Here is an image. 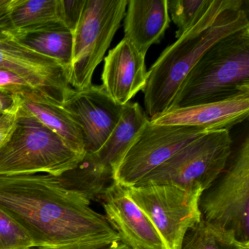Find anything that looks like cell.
Listing matches in <instances>:
<instances>
[{
	"instance_id": "6da1fadb",
	"label": "cell",
	"mask_w": 249,
	"mask_h": 249,
	"mask_svg": "<svg viewBox=\"0 0 249 249\" xmlns=\"http://www.w3.org/2000/svg\"><path fill=\"white\" fill-rule=\"evenodd\" d=\"M0 208L38 249H103L120 241L91 201L48 174L0 176Z\"/></svg>"
},
{
	"instance_id": "7a4b0ae2",
	"label": "cell",
	"mask_w": 249,
	"mask_h": 249,
	"mask_svg": "<svg viewBox=\"0 0 249 249\" xmlns=\"http://www.w3.org/2000/svg\"><path fill=\"white\" fill-rule=\"evenodd\" d=\"M243 0H211L197 21L167 46L148 71L144 89L150 119L168 111L183 80L213 45L249 27Z\"/></svg>"
},
{
	"instance_id": "3957f363",
	"label": "cell",
	"mask_w": 249,
	"mask_h": 249,
	"mask_svg": "<svg viewBox=\"0 0 249 249\" xmlns=\"http://www.w3.org/2000/svg\"><path fill=\"white\" fill-rule=\"evenodd\" d=\"M242 94H249V27L205 52L183 80L169 110Z\"/></svg>"
},
{
	"instance_id": "277c9868",
	"label": "cell",
	"mask_w": 249,
	"mask_h": 249,
	"mask_svg": "<svg viewBox=\"0 0 249 249\" xmlns=\"http://www.w3.org/2000/svg\"><path fill=\"white\" fill-rule=\"evenodd\" d=\"M84 157L19 105L15 129L0 146V176H59Z\"/></svg>"
},
{
	"instance_id": "5b68a950",
	"label": "cell",
	"mask_w": 249,
	"mask_h": 249,
	"mask_svg": "<svg viewBox=\"0 0 249 249\" xmlns=\"http://www.w3.org/2000/svg\"><path fill=\"white\" fill-rule=\"evenodd\" d=\"M127 2L126 0H84L72 33L68 83L74 89H85L92 85L94 71L120 27Z\"/></svg>"
},
{
	"instance_id": "8992f818",
	"label": "cell",
	"mask_w": 249,
	"mask_h": 249,
	"mask_svg": "<svg viewBox=\"0 0 249 249\" xmlns=\"http://www.w3.org/2000/svg\"><path fill=\"white\" fill-rule=\"evenodd\" d=\"M232 152L230 131L205 132L135 185L173 184L205 191L227 166Z\"/></svg>"
},
{
	"instance_id": "52a82bcc",
	"label": "cell",
	"mask_w": 249,
	"mask_h": 249,
	"mask_svg": "<svg viewBox=\"0 0 249 249\" xmlns=\"http://www.w3.org/2000/svg\"><path fill=\"white\" fill-rule=\"evenodd\" d=\"M202 218L249 242V137L231 152L222 173L199 199Z\"/></svg>"
},
{
	"instance_id": "ba28073f",
	"label": "cell",
	"mask_w": 249,
	"mask_h": 249,
	"mask_svg": "<svg viewBox=\"0 0 249 249\" xmlns=\"http://www.w3.org/2000/svg\"><path fill=\"white\" fill-rule=\"evenodd\" d=\"M126 191L149 218L166 249H181L185 234L202 218L201 189L146 183L127 187Z\"/></svg>"
},
{
	"instance_id": "9c48e42d",
	"label": "cell",
	"mask_w": 249,
	"mask_h": 249,
	"mask_svg": "<svg viewBox=\"0 0 249 249\" xmlns=\"http://www.w3.org/2000/svg\"><path fill=\"white\" fill-rule=\"evenodd\" d=\"M205 132L194 126L158 125L148 121L125 153L113 180L126 188L135 186Z\"/></svg>"
},
{
	"instance_id": "30bf717a",
	"label": "cell",
	"mask_w": 249,
	"mask_h": 249,
	"mask_svg": "<svg viewBox=\"0 0 249 249\" xmlns=\"http://www.w3.org/2000/svg\"><path fill=\"white\" fill-rule=\"evenodd\" d=\"M61 106L78 124L87 154L97 153L104 145L122 116L123 106L113 101L103 86L83 90L72 89Z\"/></svg>"
},
{
	"instance_id": "8fae6325",
	"label": "cell",
	"mask_w": 249,
	"mask_h": 249,
	"mask_svg": "<svg viewBox=\"0 0 249 249\" xmlns=\"http://www.w3.org/2000/svg\"><path fill=\"white\" fill-rule=\"evenodd\" d=\"M0 69L14 72L33 88L62 103L71 90L68 70L13 38L0 40Z\"/></svg>"
},
{
	"instance_id": "7c38bea8",
	"label": "cell",
	"mask_w": 249,
	"mask_h": 249,
	"mask_svg": "<svg viewBox=\"0 0 249 249\" xmlns=\"http://www.w3.org/2000/svg\"><path fill=\"white\" fill-rule=\"evenodd\" d=\"M100 203L105 216L124 244L131 249H166L158 231L131 199L126 187L113 180L106 188Z\"/></svg>"
},
{
	"instance_id": "4fadbf2b",
	"label": "cell",
	"mask_w": 249,
	"mask_h": 249,
	"mask_svg": "<svg viewBox=\"0 0 249 249\" xmlns=\"http://www.w3.org/2000/svg\"><path fill=\"white\" fill-rule=\"evenodd\" d=\"M148 78L145 55L124 37L104 59L103 87L107 95L120 106H125L143 91Z\"/></svg>"
},
{
	"instance_id": "5bb4252c",
	"label": "cell",
	"mask_w": 249,
	"mask_h": 249,
	"mask_svg": "<svg viewBox=\"0 0 249 249\" xmlns=\"http://www.w3.org/2000/svg\"><path fill=\"white\" fill-rule=\"evenodd\" d=\"M249 114V94H242L223 101L173 109L150 121L158 125L194 126L206 132L230 131Z\"/></svg>"
},
{
	"instance_id": "9a60e30c",
	"label": "cell",
	"mask_w": 249,
	"mask_h": 249,
	"mask_svg": "<svg viewBox=\"0 0 249 249\" xmlns=\"http://www.w3.org/2000/svg\"><path fill=\"white\" fill-rule=\"evenodd\" d=\"M167 0H129L124 16V37L146 55L170 26Z\"/></svg>"
},
{
	"instance_id": "2e32d148",
	"label": "cell",
	"mask_w": 249,
	"mask_h": 249,
	"mask_svg": "<svg viewBox=\"0 0 249 249\" xmlns=\"http://www.w3.org/2000/svg\"><path fill=\"white\" fill-rule=\"evenodd\" d=\"M17 96L21 107L62 138L70 148L86 155L81 129L59 102L34 88L24 90Z\"/></svg>"
},
{
	"instance_id": "e0dca14e",
	"label": "cell",
	"mask_w": 249,
	"mask_h": 249,
	"mask_svg": "<svg viewBox=\"0 0 249 249\" xmlns=\"http://www.w3.org/2000/svg\"><path fill=\"white\" fill-rule=\"evenodd\" d=\"M10 22L15 40L40 32L68 30L64 22L62 0H13Z\"/></svg>"
},
{
	"instance_id": "ac0fdd59",
	"label": "cell",
	"mask_w": 249,
	"mask_h": 249,
	"mask_svg": "<svg viewBox=\"0 0 249 249\" xmlns=\"http://www.w3.org/2000/svg\"><path fill=\"white\" fill-rule=\"evenodd\" d=\"M149 120L138 103L129 102L123 106L120 119L104 145L97 153L91 154L102 167L112 173L113 178L125 153Z\"/></svg>"
},
{
	"instance_id": "d6986e66",
	"label": "cell",
	"mask_w": 249,
	"mask_h": 249,
	"mask_svg": "<svg viewBox=\"0 0 249 249\" xmlns=\"http://www.w3.org/2000/svg\"><path fill=\"white\" fill-rule=\"evenodd\" d=\"M55 178L65 189L100 203L106 188L113 180L112 173L89 154L76 167Z\"/></svg>"
},
{
	"instance_id": "ffe728a7",
	"label": "cell",
	"mask_w": 249,
	"mask_h": 249,
	"mask_svg": "<svg viewBox=\"0 0 249 249\" xmlns=\"http://www.w3.org/2000/svg\"><path fill=\"white\" fill-rule=\"evenodd\" d=\"M181 249H249V242L237 238L232 230L201 218L185 234Z\"/></svg>"
},
{
	"instance_id": "44dd1931",
	"label": "cell",
	"mask_w": 249,
	"mask_h": 249,
	"mask_svg": "<svg viewBox=\"0 0 249 249\" xmlns=\"http://www.w3.org/2000/svg\"><path fill=\"white\" fill-rule=\"evenodd\" d=\"M17 40L33 52L59 62L68 72L72 53V34L69 30L40 32Z\"/></svg>"
},
{
	"instance_id": "7402d4cb",
	"label": "cell",
	"mask_w": 249,
	"mask_h": 249,
	"mask_svg": "<svg viewBox=\"0 0 249 249\" xmlns=\"http://www.w3.org/2000/svg\"><path fill=\"white\" fill-rule=\"evenodd\" d=\"M211 0H167L169 15L177 27L176 38L186 33L200 17Z\"/></svg>"
},
{
	"instance_id": "603a6c76",
	"label": "cell",
	"mask_w": 249,
	"mask_h": 249,
	"mask_svg": "<svg viewBox=\"0 0 249 249\" xmlns=\"http://www.w3.org/2000/svg\"><path fill=\"white\" fill-rule=\"evenodd\" d=\"M33 247L34 243L27 231L0 208V249H28Z\"/></svg>"
},
{
	"instance_id": "cb8c5ba5",
	"label": "cell",
	"mask_w": 249,
	"mask_h": 249,
	"mask_svg": "<svg viewBox=\"0 0 249 249\" xmlns=\"http://www.w3.org/2000/svg\"><path fill=\"white\" fill-rule=\"evenodd\" d=\"M33 88L19 75L6 70L0 69V91L17 94Z\"/></svg>"
},
{
	"instance_id": "d4e9b609",
	"label": "cell",
	"mask_w": 249,
	"mask_h": 249,
	"mask_svg": "<svg viewBox=\"0 0 249 249\" xmlns=\"http://www.w3.org/2000/svg\"><path fill=\"white\" fill-rule=\"evenodd\" d=\"M84 2V0H62L64 22L71 33L78 22Z\"/></svg>"
},
{
	"instance_id": "484cf974",
	"label": "cell",
	"mask_w": 249,
	"mask_h": 249,
	"mask_svg": "<svg viewBox=\"0 0 249 249\" xmlns=\"http://www.w3.org/2000/svg\"><path fill=\"white\" fill-rule=\"evenodd\" d=\"M19 110V102L15 108L5 112L0 119V146L9 138L17 124L18 112Z\"/></svg>"
},
{
	"instance_id": "4316f807",
	"label": "cell",
	"mask_w": 249,
	"mask_h": 249,
	"mask_svg": "<svg viewBox=\"0 0 249 249\" xmlns=\"http://www.w3.org/2000/svg\"><path fill=\"white\" fill-rule=\"evenodd\" d=\"M13 0H0V40L13 38L10 22V10Z\"/></svg>"
},
{
	"instance_id": "83f0119b",
	"label": "cell",
	"mask_w": 249,
	"mask_h": 249,
	"mask_svg": "<svg viewBox=\"0 0 249 249\" xmlns=\"http://www.w3.org/2000/svg\"><path fill=\"white\" fill-rule=\"evenodd\" d=\"M18 104V96L11 93L0 91V112L5 113L15 108Z\"/></svg>"
},
{
	"instance_id": "f1b7e54d",
	"label": "cell",
	"mask_w": 249,
	"mask_h": 249,
	"mask_svg": "<svg viewBox=\"0 0 249 249\" xmlns=\"http://www.w3.org/2000/svg\"><path fill=\"white\" fill-rule=\"evenodd\" d=\"M131 249L130 248L128 247L126 245L124 244L121 241L116 242V243H112L110 246L106 247V249Z\"/></svg>"
},
{
	"instance_id": "f546056e",
	"label": "cell",
	"mask_w": 249,
	"mask_h": 249,
	"mask_svg": "<svg viewBox=\"0 0 249 249\" xmlns=\"http://www.w3.org/2000/svg\"><path fill=\"white\" fill-rule=\"evenodd\" d=\"M4 114V113H1V112H0V119H1V118H2V115Z\"/></svg>"
},
{
	"instance_id": "4dcf8cb0",
	"label": "cell",
	"mask_w": 249,
	"mask_h": 249,
	"mask_svg": "<svg viewBox=\"0 0 249 249\" xmlns=\"http://www.w3.org/2000/svg\"><path fill=\"white\" fill-rule=\"evenodd\" d=\"M37 249V248L33 247V248H30V249Z\"/></svg>"
},
{
	"instance_id": "1f68e13d",
	"label": "cell",
	"mask_w": 249,
	"mask_h": 249,
	"mask_svg": "<svg viewBox=\"0 0 249 249\" xmlns=\"http://www.w3.org/2000/svg\"></svg>"
}]
</instances>
